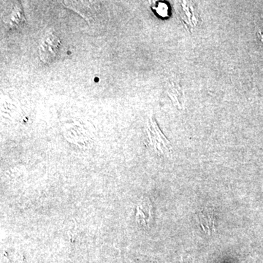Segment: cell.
Instances as JSON below:
<instances>
[{"instance_id": "cell-1", "label": "cell", "mask_w": 263, "mask_h": 263, "mask_svg": "<svg viewBox=\"0 0 263 263\" xmlns=\"http://www.w3.org/2000/svg\"><path fill=\"white\" fill-rule=\"evenodd\" d=\"M146 132L151 146L161 155H168L172 150L171 142L163 134L153 115L148 118L146 123Z\"/></svg>"}, {"instance_id": "cell-2", "label": "cell", "mask_w": 263, "mask_h": 263, "mask_svg": "<svg viewBox=\"0 0 263 263\" xmlns=\"http://www.w3.org/2000/svg\"><path fill=\"white\" fill-rule=\"evenodd\" d=\"M61 40L54 32L45 34L38 48L40 59L44 64H49L56 59L60 47Z\"/></svg>"}, {"instance_id": "cell-3", "label": "cell", "mask_w": 263, "mask_h": 263, "mask_svg": "<svg viewBox=\"0 0 263 263\" xmlns=\"http://www.w3.org/2000/svg\"><path fill=\"white\" fill-rule=\"evenodd\" d=\"M63 5L88 22H94L100 10L99 2L96 1H64Z\"/></svg>"}, {"instance_id": "cell-4", "label": "cell", "mask_w": 263, "mask_h": 263, "mask_svg": "<svg viewBox=\"0 0 263 263\" xmlns=\"http://www.w3.org/2000/svg\"><path fill=\"white\" fill-rule=\"evenodd\" d=\"M26 22L25 15L22 5L19 2L13 4L9 14L5 19V23L8 29H15L21 27Z\"/></svg>"}, {"instance_id": "cell-5", "label": "cell", "mask_w": 263, "mask_h": 263, "mask_svg": "<svg viewBox=\"0 0 263 263\" xmlns=\"http://www.w3.org/2000/svg\"><path fill=\"white\" fill-rule=\"evenodd\" d=\"M197 219L202 230L207 235H212L216 231L215 217L212 212L208 210L201 211L197 214Z\"/></svg>"}, {"instance_id": "cell-6", "label": "cell", "mask_w": 263, "mask_h": 263, "mask_svg": "<svg viewBox=\"0 0 263 263\" xmlns=\"http://www.w3.org/2000/svg\"><path fill=\"white\" fill-rule=\"evenodd\" d=\"M152 10L161 18H166L170 14L169 5L164 2H156L152 5Z\"/></svg>"}]
</instances>
